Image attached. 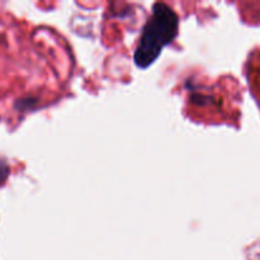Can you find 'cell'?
I'll use <instances>...</instances> for the list:
<instances>
[{
	"mask_svg": "<svg viewBox=\"0 0 260 260\" xmlns=\"http://www.w3.org/2000/svg\"><path fill=\"white\" fill-rule=\"evenodd\" d=\"M179 18L177 13L164 3L152 7V14L142 29L139 45L135 51L136 66L146 69L156 60L165 46L170 45L178 35Z\"/></svg>",
	"mask_w": 260,
	"mask_h": 260,
	"instance_id": "obj_1",
	"label": "cell"
},
{
	"mask_svg": "<svg viewBox=\"0 0 260 260\" xmlns=\"http://www.w3.org/2000/svg\"><path fill=\"white\" fill-rule=\"evenodd\" d=\"M8 175H9V165L7 164L5 160L0 159V184L7 180Z\"/></svg>",
	"mask_w": 260,
	"mask_h": 260,
	"instance_id": "obj_2",
	"label": "cell"
}]
</instances>
